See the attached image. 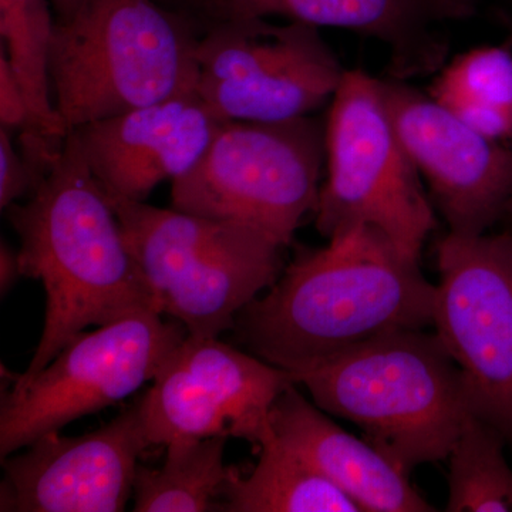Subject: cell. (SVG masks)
Segmentation results:
<instances>
[{"mask_svg": "<svg viewBox=\"0 0 512 512\" xmlns=\"http://www.w3.org/2000/svg\"><path fill=\"white\" fill-rule=\"evenodd\" d=\"M436 285L382 232L340 231L302 249L234 328L252 355L293 373L369 342L433 326Z\"/></svg>", "mask_w": 512, "mask_h": 512, "instance_id": "6da1fadb", "label": "cell"}, {"mask_svg": "<svg viewBox=\"0 0 512 512\" xmlns=\"http://www.w3.org/2000/svg\"><path fill=\"white\" fill-rule=\"evenodd\" d=\"M26 198L6 208V214L20 238L22 276L37 279L45 288L46 318L35 355L12 390L32 382L89 326L156 311L116 211L74 133Z\"/></svg>", "mask_w": 512, "mask_h": 512, "instance_id": "7a4b0ae2", "label": "cell"}, {"mask_svg": "<svg viewBox=\"0 0 512 512\" xmlns=\"http://www.w3.org/2000/svg\"><path fill=\"white\" fill-rule=\"evenodd\" d=\"M292 376L409 474L447 460L471 414L460 370L424 329L380 336Z\"/></svg>", "mask_w": 512, "mask_h": 512, "instance_id": "3957f363", "label": "cell"}, {"mask_svg": "<svg viewBox=\"0 0 512 512\" xmlns=\"http://www.w3.org/2000/svg\"><path fill=\"white\" fill-rule=\"evenodd\" d=\"M200 37L153 0H82L56 19L49 73L67 133L195 90Z\"/></svg>", "mask_w": 512, "mask_h": 512, "instance_id": "277c9868", "label": "cell"}, {"mask_svg": "<svg viewBox=\"0 0 512 512\" xmlns=\"http://www.w3.org/2000/svg\"><path fill=\"white\" fill-rule=\"evenodd\" d=\"M107 197L154 308L188 335L218 338L234 328L282 274L285 247L248 225Z\"/></svg>", "mask_w": 512, "mask_h": 512, "instance_id": "5b68a950", "label": "cell"}, {"mask_svg": "<svg viewBox=\"0 0 512 512\" xmlns=\"http://www.w3.org/2000/svg\"><path fill=\"white\" fill-rule=\"evenodd\" d=\"M326 181L316 205L325 238L369 227L420 261L437 222L419 171L404 148L379 79L346 70L326 117Z\"/></svg>", "mask_w": 512, "mask_h": 512, "instance_id": "8992f818", "label": "cell"}, {"mask_svg": "<svg viewBox=\"0 0 512 512\" xmlns=\"http://www.w3.org/2000/svg\"><path fill=\"white\" fill-rule=\"evenodd\" d=\"M326 120L224 121L194 168L173 181V208L238 222L291 245L316 211Z\"/></svg>", "mask_w": 512, "mask_h": 512, "instance_id": "52a82bcc", "label": "cell"}, {"mask_svg": "<svg viewBox=\"0 0 512 512\" xmlns=\"http://www.w3.org/2000/svg\"><path fill=\"white\" fill-rule=\"evenodd\" d=\"M195 60V89L221 121L276 123L311 116L332 101L346 72L319 28L292 20L211 22Z\"/></svg>", "mask_w": 512, "mask_h": 512, "instance_id": "ba28073f", "label": "cell"}, {"mask_svg": "<svg viewBox=\"0 0 512 512\" xmlns=\"http://www.w3.org/2000/svg\"><path fill=\"white\" fill-rule=\"evenodd\" d=\"M181 323L141 311L70 340L23 389L3 394L0 458L59 433L67 424L123 402L153 382L183 342Z\"/></svg>", "mask_w": 512, "mask_h": 512, "instance_id": "9c48e42d", "label": "cell"}, {"mask_svg": "<svg viewBox=\"0 0 512 512\" xmlns=\"http://www.w3.org/2000/svg\"><path fill=\"white\" fill-rule=\"evenodd\" d=\"M433 326L468 406L512 444V235L448 232L439 249Z\"/></svg>", "mask_w": 512, "mask_h": 512, "instance_id": "30bf717a", "label": "cell"}, {"mask_svg": "<svg viewBox=\"0 0 512 512\" xmlns=\"http://www.w3.org/2000/svg\"><path fill=\"white\" fill-rule=\"evenodd\" d=\"M291 373L218 338L185 336L137 406L150 446L224 436L261 446Z\"/></svg>", "mask_w": 512, "mask_h": 512, "instance_id": "8fae6325", "label": "cell"}, {"mask_svg": "<svg viewBox=\"0 0 512 512\" xmlns=\"http://www.w3.org/2000/svg\"><path fill=\"white\" fill-rule=\"evenodd\" d=\"M379 86L450 232L481 235L504 220L512 198V147L474 130L409 82L386 77Z\"/></svg>", "mask_w": 512, "mask_h": 512, "instance_id": "7c38bea8", "label": "cell"}, {"mask_svg": "<svg viewBox=\"0 0 512 512\" xmlns=\"http://www.w3.org/2000/svg\"><path fill=\"white\" fill-rule=\"evenodd\" d=\"M147 447L137 403L92 433L46 434L3 458L0 511H124Z\"/></svg>", "mask_w": 512, "mask_h": 512, "instance_id": "4fadbf2b", "label": "cell"}, {"mask_svg": "<svg viewBox=\"0 0 512 512\" xmlns=\"http://www.w3.org/2000/svg\"><path fill=\"white\" fill-rule=\"evenodd\" d=\"M222 123L195 89L72 133L106 192L146 202L163 181L190 173Z\"/></svg>", "mask_w": 512, "mask_h": 512, "instance_id": "5bb4252c", "label": "cell"}, {"mask_svg": "<svg viewBox=\"0 0 512 512\" xmlns=\"http://www.w3.org/2000/svg\"><path fill=\"white\" fill-rule=\"evenodd\" d=\"M218 20L281 16L315 28L352 30L389 52L387 77L410 82L439 73L450 53L444 28L473 19L480 0H195Z\"/></svg>", "mask_w": 512, "mask_h": 512, "instance_id": "9a60e30c", "label": "cell"}, {"mask_svg": "<svg viewBox=\"0 0 512 512\" xmlns=\"http://www.w3.org/2000/svg\"><path fill=\"white\" fill-rule=\"evenodd\" d=\"M269 426L279 443L349 495L362 512L434 511L406 470L369 440L357 439L330 420L299 393L296 383L272 404Z\"/></svg>", "mask_w": 512, "mask_h": 512, "instance_id": "2e32d148", "label": "cell"}, {"mask_svg": "<svg viewBox=\"0 0 512 512\" xmlns=\"http://www.w3.org/2000/svg\"><path fill=\"white\" fill-rule=\"evenodd\" d=\"M228 512H362L359 505L274 434L259 446V460L249 476L231 467L221 494Z\"/></svg>", "mask_w": 512, "mask_h": 512, "instance_id": "e0dca14e", "label": "cell"}, {"mask_svg": "<svg viewBox=\"0 0 512 512\" xmlns=\"http://www.w3.org/2000/svg\"><path fill=\"white\" fill-rule=\"evenodd\" d=\"M430 96L493 140H512V49L481 46L444 64Z\"/></svg>", "mask_w": 512, "mask_h": 512, "instance_id": "ac0fdd59", "label": "cell"}, {"mask_svg": "<svg viewBox=\"0 0 512 512\" xmlns=\"http://www.w3.org/2000/svg\"><path fill=\"white\" fill-rule=\"evenodd\" d=\"M228 437L177 440L167 444L160 468L138 464L133 500L136 512L218 511L231 467L225 466Z\"/></svg>", "mask_w": 512, "mask_h": 512, "instance_id": "d6986e66", "label": "cell"}, {"mask_svg": "<svg viewBox=\"0 0 512 512\" xmlns=\"http://www.w3.org/2000/svg\"><path fill=\"white\" fill-rule=\"evenodd\" d=\"M52 9L50 0H0V36L5 43L3 53L28 101L30 126L26 130L64 141L69 133L57 113L49 73L56 22Z\"/></svg>", "mask_w": 512, "mask_h": 512, "instance_id": "ffe728a7", "label": "cell"}, {"mask_svg": "<svg viewBox=\"0 0 512 512\" xmlns=\"http://www.w3.org/2000/svg\"><path fill=\"white\" fill-rule=\"evenodd\" d=\"M507 441L471 413L447 460V511L512 512V470L504 456Z\"/></svg>", "mask_w": 512, "mask_h": 512, "instance_id": "44dd1931", "label": "cell"}, {"mask_svg": "<svg viewBox=\"0 0 512 512\" xmlns=\"http://www.w3.org/2000/svg\"><path fill=\"white\" fill-rule=\"evenodd\" d=\"M15 138V134L0 127V207L3 211L29 197L43 180Z\"/></svg>", "mask_w": 512, "mask_h": 512, "instance_id": "7402d4cb", "label": "cell"}, {"mask_svg": "<svg viewBox=\"0 0 512 512\" xmlns=\"http://www.w3.org/2000/svg\"><path fill=\"white\" fill-rule=\"evenodd\" d=\"M30 126L28 101L8 57L0 55V127L19 134Z\"/></svg>", "mask_w": 512, "mask_h": 512, "instance_id": "603a6c76", "label": "cell"}, {"mask_svg": "<svg viewBox=\"0 0 512 512\" xmlns=\"http://www.w3.org/2000/svg\"><path fill=\"white\" fill-rule=\"evenodd\" d=\"M19 278H22L19 252L2 242L0 245V291H2V295L8 293Z\"/></svg>", "mask_w": 512, "mask_h": 512, "instance_id": "cb8c5ba5", "label": "cell"}, {"mask_svg": "<svg viewBox=\"0 0 512 512\" xmlns=\"http://www.w3.org/2000/svg\"><path fill=\"white\" fill-rule=\"evenodd\" d=\"M53 10L56 13V19H67L73 15L74 10L79 8L82 0H50Z\"/></svg>", "mask_w": 512, "mask_h": 512, "instance_id": "d4e9b609", "label": "cell"}, {"mask_svg": "<svg viewBox=\"0 0 512 512\" xmlns=\"http://www.w3.org/2000/svg\"><path fill=\"white\" fill-rule=\"evenodd\" d=\"M504 220L510 224V234L512 235V198L510 204H508L507 211H505Z\"/></svg>", "mask_w": 512, "mask_h": 512, "instance_id": "484cf974", "label": "cell"}]
</instances>
